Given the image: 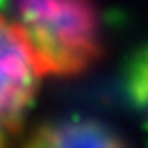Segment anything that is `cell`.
<instances>
[{"label": "cell", "instance_id": "1", "mask_svg": "<svg viewBox=\"0 0 148 148\" xmlns=\"http://www.w3.org/2000/svg\"><path fill=\"white\" fill-rule=\"evenodd\" d=\"M12 21L48 77H75L103 55V27L93 0H14Z\"/></svg>", "mask_w": 148, "mask_h": 148}, {"label": "cell", "instance_id": "2", "mask_svg": "<svg viewBox=\"0 0 148 148\" xmlns=\"http://www.w3.org/2000/svg\"><path fill=\"white\" fill-rule=\"evenodd\" d=\"M2 41V96H0V125L5 148L12 137H21L25 121L32 112V105L39 96L41 82L48 77L43 73L37 55L30 43L21 34L18 25L9 14H2L0 25Z\"/></svg>", "mask_w": 148, "mask_h": 148}, {"label": "cell", "instance_id": "3", "mask_svg": "<svg viewBox=\"0 0 148 148\" xmlns=\"http://www.w3.org/2000/svg\"><path fill=\"white\" fill-rule=\"evenodd\" d=\"M18 148H128L125 141L93 119H62L34 128L23 137Z\"/></svg>", "mask_w": 148, "mask_h": 148}]
</instances>
